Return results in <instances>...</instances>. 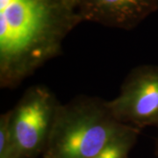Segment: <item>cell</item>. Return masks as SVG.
I'll return each instance as SVG.
<instances>
[{"label":"cell","instance_id":"6da1fadb","mask_svg":"<svg viewBox=\"0 0 158 158\" xmlns=\"http://www.w3.org/2000/svg\"><path fill=\"white\" fill-rule=\"evenodd\" d=\"M77 0H0V86L14 88L62 51L84 22Z\"/></svg>","mask_w":158,"mask_h":158},{"label":"cell","instance_id":"7a4b0ae2","mask_svg":"<svg viewBox=\"0 0 158 158\" xmlns=\"http://www.w3.org/2000/svg\"><path fill=\"white\" fill-rule=\"evenodd\" d=\"M129 127L100 98L82 96L60 103L43 158L92 157Z\"/></svg>","mask_w":158,"mask_h":158},{"label":"cell","instance_id":"3957f363","mask_svg":"<svg viewBox=\"0 0 158 158\" xmlns=\"http://www.w3.org/2000/svg\"><path fill=\"white\" fill-rule=\"evenodd\" d=\"M59 105L48 87L37 85L26 90L11 109V130L19 158L43 154Z\"/></svg>","mask_w":158,"mask_h":158},{"label":"cell","instance_id":"277c9868","mask_svg":"<svg viewBox=\"0 0 158 158\" xmlns=\"http://www.w3.org/2000/svg\"><path fill=\"white\" fill-rule=\"evenodd\" d=\"M113 116L121 124L141 131L158 128V66L141 65L126 77L116 98L107 101Z\"/></svg>","mask_w":158,"mask_h":158},{"label":"cell","instance_id":"5b68a950","mask_svg":"<svg viewBox=\"0 0 158 158\" xmlns=\"http://www.w3.org/2000/svg\"><path fill=\"white\" fill-rule=\"evenodd\" d=\"M158 9V0H80L84 21L131 30Z\"/></svg>","mask_w":158,"mask_h":158},{"label":"cell","instance_id":"8992f818","mask_svg":"<svg viewBox=\"0 0 158 158\" xmlns=\"http://www.w3.org/2000/svg\"><path fill=\"white\" fill-rule=\"evenodd\" d=\"M140 132V130L135 127H129L111 141L100 152L90 158H128Z\"/></svg>","mask_w":158,"mask_h":158},{"label":"cell","instance_id":"52a82bcc","mask_svg":"<svg viewBox=\"0 0 158 158\" xmlns=\"http://www.w3.org/2000/svg\"><path fill=\"white\" fill-rule=\"evenodd\" d=\"M0 158H19L11 126V110L0 116Z\"/></svg>","mask_w":158,"mask_h":158},{"label":"cell","instance_id":"ba28073f","mask_svg":"<svg viewBox=\"0 0 158 158\" xmlns=\"http://www.w3.org/2000/svg\"><path fill=\"white\" fill-rule=\"evenodd\" d=\"M156 155L158 156V135L156 138Z\"/></svg>","mask_w":158,"mask_h":158},{"label":"cell","instance_id":"9c48e42d","mask_svg":"<svg viewBox=\"0 0 158 158\" xmlns=\"http://www.w3.org/2000/svg\"><path fill=\"white\" fill-rule=\"evenodd\" d=\"M77 1H78V6H79V1H80V0H77ZM79 8V7H78Z\"/></svg>","mask_w":158,"mask_h":158}]
</instances>
